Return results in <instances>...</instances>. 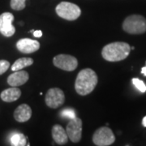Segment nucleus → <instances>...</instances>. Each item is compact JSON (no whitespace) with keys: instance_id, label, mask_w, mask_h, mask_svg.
I'll use <instances>...</instances> for the list:
<instances>
[{"instance_id":"1","label":"nucleus","mask_w":146,"mask_h":146,"mask_svg":"<svg viewBox=\"0 0 146 146\" xmlns=\"http://www.w3.org/2000/svg\"><path fill=\"white\" fill-rule=\"evenodd\" d=\"M98 82V77L96 72L90 68H85L78 73L75 82V89L77 94L85 96L94 91Z\"/></svg>"},{"instance_id":"2","label":"nucleus","mask_w":146,"mask_h":146,"mask_svg":"<svg viewBox=\"0 0 146 146\" xmlns=\"http://www.w3.org/2000/svg\"><path fill=\"white\" fill-rule=\"evenodd\" d=\"M131 47L127 43L122 42H112L103 47L102 55L107 61L118 62L125 59L129 55Z\"/></svg>"},{"instance_id":"3","label":"nucleus","mask_w":146,"mask_h":146,"mask_svg":"<svg viewBox=\"0 0 146 146\" xmlns=\"http://www.w3.org/2000/svg\"><path fill=\"white\" fill-rule=\"evenodd\" d=\"M123 30L130 34H142L146 32V19L140 15H131L123 23Z\"/></svg>"},{"instance_id":"4","label":"nucleus","mask_w":146,"mask_h":146,"mask_svg":"<svg viewBox=\"0 0 146 146\" xmlns=\"http://www.w3.org/2000/svg\"><path fill=\"white\" fill-rule=\"evenodd\" d=\"M55 11L59 17L68 21H75L81 15V10L78 6L68 2L60 3L56 7Z\"/></svg>"},{"instance_id":"5","label":"nucleus","mask_w":146,"mask_h":146,"mask_svg":"<svg viewBox=\"0 0 146 146\" xmlns=\"http://www.w3.org/2000/svg\"><path fill=\"white\" fill-rule=\"evenodd\" d=\"M115 141V136L112 130L107 127H102L97 129L93 136V142L95 145L108 146Z\"/></svg>"},{"instance_id":"6","label":"nucleus","mask_w":146,"mask_h":146,"mask_svg":"<svg viewBox=\"0 0 146 146\" xmlns=\"http://www.w3.org/2000/svg\"><path fill=\"white\" fill-rule=\"evenodd\" d=\"M53 63L55 67L67 72H72L78 66L76 58L69 54H58L53 58Z\"/></svg>"},{"instance_id":"7","label":"nucleus","mask_w":146,"mask_h":146,"mask_svg":"<svg viewBox=\"0 0 146 146\" xmlns=\"http://www.w3.org/2000/svg\"><path fill=\"white\" fill-rule=\"evenodd\" d=\"M45 101L47 106L52 109H57L64 103L65 95L62 89L52 88L47 91Z\"/></svg>"},{"instance_id":"8","label":"nucleus","mask_w":146,"mask_h":146,"mask_svg":"<svg viewBox=\"0 0 146 146\" xmlns=\"http://www.w3.org/2000/svg\"><path fill=\"white\" fill-rule=\"evenodd\" d=\"M66 131L68 138L73 143H78L81 139L82 135V120L78 117L70 119L67 125Z\"/></svg>"},{"instance_id":"9","label":"nucleus","mask_w":146,"mask_h":146,"mask_svg":"<svg viewBox=\"0 0 146 146\" xmlns=\"http://www.w3.org/2000/svg\"><path fill=\"white\" fill-rule=\"evenodd\" d=\"M14 16L10 12H4L0 15V33L7 37L13 36L16 28L12 25Z\"/></svg>"},{"instance_id":"10","label":"nucleus","mask_w":146,"mask_h":146,"mask_svg":"<svg viewBox=\"0 0 146 146\" xmlns=\"http://www.w3.org/2000/svg\"><path fill=\"white\" fill-rule=\"evenodd\" d=\"M16 48L21 53L32 54L40 49V43L30 38H22L16 42Z\"/></svg>"},{"instance_id":"11","label":"nucleus","mask_w":146,"mask_h":146,"mask_svg":"<svg viewBox=\"0 0 146 146\" xmlns=\"http://www.w3.org/2000/svg\"><path fill=\"white\" fill-rule=\"evenodd\" d=\"M29 78V76L27 72L20 70L11 74L7 78V83L11 87H17L26 83Z\"/></svg>"},{"instance_id":"12","label":"nucleus","mask_w":146,"mask_h":146,"mask_svg":"<svg viewBox=\"0 0 146 146\" xmlns=\"http://www.w3.org/2000/svg\"><path fill=\"white\" fill-rule=\"evenodd\" d=\"M32 116L31 107L27 104L20 105L14 112V118L19 123H25L30 119Z\"/></svg>"},{"instance_id":"13","label":"nucleus","mask_w":146,"mask_h":146,"mask_svg":"<svg viewBox=\"0 0 146 146\" xmlns=\"http://www.w3.org/2000/svg\"><path fill=\"white\" fill-rule=\"evenodd\" d=\"M52 136L54 141L58 145H65L68 141V136L66 130L63 129L62 126L56 124L52 127Z\"/></svg>"},{"instance_id":"14","label":"nucleus","mask_w":146,"mask_h":146,"mask_svg":"<svg viewBox=\"0 0 146 146\" xmlns=\"http://www.w3.org/2000/svg\"><path fill=\"white\" fill-rule=\"evenodd\" d=\"M21 96V90L16 87L7 89L1 93V99L5 102H12L18 100Z\"/></svg>"},{"instance_id":"15","label":"nucleus","mask_w":146,"mask_h":146,"mask_svg":"<svg viewBox=\"0 0 146 146\" xmlns=\"http://www.w3.org/2000/svg\"><path fill=\"white\" fill-rule=\"evenodd\" d=\"M33 63V59L31 58H20L11 65V70L13 72L20 71L23 68L31 66Z\"/></svg>"},{"instance_id":"16","label":"nucleus","mask_w":146,"mask_h":146,"mask_svg":"<svg viewBox=\"0 0 146 146\" xmlns=\"http://www.w3.org/2000/svg\"><path fill=\"white\" fill-rule=\"evenodd\" d=\"M11 145L12 146L26 145V137L21 133H14L11 136Z\"/></svg>"},{"instance_id":"17","label":"nucleus","mask_w":146,"mask_h":146,"mask_svg":"<svg viewBox=\"0 0 146 146\" xmlns=\"http://www.w3.org/2000/svg\"><path fill=\"white\" fill-rule=\"evenodd\" d=\"M26 0H11V7L15 11H21L25 8Z\"/></svg>"},{"instance_id":"18","label":"nucleus","mask_w":146,"mask_h":146,"mask_svg":"<svg viewBox=\"0 0 146 146\" xmlns=\"http://www.w3.org/2000/svg\"><path fill=\"white\" fill-rule=\"evenodd\" d=\"M132 83L135 85L136 89L139 91H141V93H145L146 92V85L141 80L137 78L132 79Z\"/></svg>"},{"instance_id":"19","label":"nucleus","mask_w":146,"mask_h":146,"mask_svg":"<svg viewBox=\"0 0 146 146\" xmlns=\"http://www.w3.org/2000/svg\"><path fill=\"white\" fill-rule=\"evenodd\" d=\"M61 115L63 117H65V118H68L70 119H72L73 118L76 117V113L74 111V110L72 109H64L61 112Z\"/></svg>"},{"instance_id":"20","label":"nucleus","mask_w":146,"mask_h":146,"mask_svg":"<svg viewBox=\"0 0 146 146\" xmlns=\"http://www.w3.org/2000/svg\"><path fill=\"white\" fill-rule=\"evenodd\" d=\"M10 68V63L7 60H0V75L5 73Z\"/></svg>"},{"instance_id":"21","label":"nucleus","mask_w":146,"mask_h":146,"mask_svg":"<svg viewBox=\"0 0 146 146\" xmlns=\"http://www.w3.org/2000/svg\"><path fill=\"white\" fill-rule=\"evenodd\" d=\"M33 36L35 37H41L42 36V32L41 30H36L33 32Z\"/></svg>"},{"instance_id":"22","label":"nucleus","mask_w":146,"mask_h":146,"mask_svg":"<svg viewBox=\"0 0 146 146\" xmlns=\"http://www.w3.org/2000/svg\"><path fill=\"white\" fill-rule=\"evenodd\" d=\"M141 73H142L145 76H146V66L145 67H144V68H141Z\"/></svg>"},{"instance_id":"23","label":"nucleus","mask_w":146,"mask_h":146,"mask_svg":"<svg viewBox=\"0 0 146 146\" xmlns=\"http://www.w3.org/2000/svg\"><path fill=\"white\" fill-rule=\"evenodd\" d=\"M142 124H143L144 127H146V116H145V117H144V119H143V120H142Z\"/></svg>"},{"instance_id":"24","label":"nucleus","mask_w":146,"mask_h":146,"mask_svg":"<svg viewBox=\"0 0 146 146\" xmlns=\"http://www.w3.org/2000/svg\"><path fill=\"white\" fill-rule=\"evenodd\" d=\"M30 32H31V33H33V32H34V30H33V29H32V30H30Z\"/></svg>"}]
</instances>
